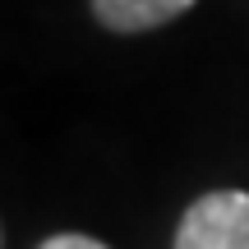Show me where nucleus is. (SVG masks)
Returning <instances> with one entry per match:
<instances>
[{"mask_svg":"<svg viewBox=\"0 0 249 249\" xmlns=\"http://www.w3.org/2000/svg\"><path fill=\"white\" fill-rule=\"evenodd\" d=\"M176 249H249V194L213 189L194 198L180 217Z\"/></svg>","mask_w":249,"mask_h":249,"instance_id":"f257e3e1","label":"nucleus"},{"mask_svg":"<svg viewBox=\"0 0 249 249\" xmlns=\"http://www.w3.org/2000/svg\"><path fill=\"white\" fill-rule=\"evenodd\" d=\"M194 0H92V14L111 33H148L171 18H180Z\"/></svg>","mask_w":249,"mask_h":249,"instance_id":"f03ea898","label":"nucleus"},{"mask_svg":"<svg viewBox=\"0 0 249 249\" xmlns=\"http://www.w3.org/2000/svg\"><path fill=\"white\" fill-rule=\"evenodd\" d=\"M37 249H107V245L92 240V235H51V240H42Z\"/></svg>","mask_w":249,"mask_h":249,"instance_id":"7ed1b4c3","label":"nucleus"}]
</instances>
